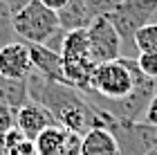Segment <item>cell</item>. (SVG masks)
<instances>
[{
  "instance_id": "cell-15",
  "label": "cell",
  "mask_w": 157,
  "mask_h": 155,
  "mask_svg": "<svg viewBox=\"0 0 157 155\" xmlns=\"http://www.w3.org/2000/svg\"><path fill=\"white\" fill-rule=\"evenodd\" d=\"M132 47L137 50V54H141V52H157V23H148V25L141 27V29L135 32Z\"/></svg>"
},
{
  "instance_id": "cell-4",
  "label": "cell",
  "mask_w": 157,
  "mask_h": 155,
  "mask_svg": "<svg viewBox=\"0 0 157 155\" xmlns=\"http://www.w3.org/2000/svg\"><path fill=\"white\" fill-rule=\"evenodd\" d=\"M94 108V106H92ZM97 112V126H103L112 133L117 139L119 155H148L157 149V128L146 122H130V119H119L108 112L94 108Z\"/></svg>"
},
{
  "instance_id": "cell-7",
  "label": "cell",
  "mask_w": 157,
  "mask_h": 155,
  "mask_svg": "<svg viewBox=\"0 0 157 155\" xmlns=\"http://www.w3.org/2000/svg\"><path fill=\"white\" fill-rule=\"evenodd\" d=\"M88 32V47L90 56L97 65L108 61H115L121 56V38L115 29V25L110 23L105 16L92 18V23L85 27Z\"/></svg>"
},
{
  "instance_id": "cell-11",
  "label": "cell",
  "mask_w": 157,
  "mask_h": 155,
  "mask_svg": "<svg viewBox=\"0 0 157 155\" xmlns=\"http://www.w3.org/2000/svg\"><path fill=\"white\" fill-rule=\"evenodd\" d=\"M27 50H29V59L34 65V72L45 76L49 81H65V72H63V59L61 52L49 50L47 45H38V43H27Z\"/></svg>"
},
{
  "instance_id": "cell-19",
  "label": "cell",
  "mask_w": 157,
  "mask_h": 155,
  "mask_svg": "<svg viewBox=\"0 0 157 155\" xmlns=\"http://www.w3.org/2000/svg\"><path fill=\"white\" fill-rule=\"evenodd\" d=\"M13 119H16V110H11L7 103H0V139L13 126Z\"/></svg>"
},
{
  "instance_id": "cell-1",
  "label": "cell",
  "mask_w": 157,
  "mask_h": 155,
  "mask_svg": "<svg viewBox=\"0 0 157 155\" xmlns=\"http://www.w3.org/2000/svg\"><path fill=\"white\" fill-rule=\"evenodd\" d=\"M27 92H29V99L40 103L59 126L76 135H83L85 130L97 126V112L92 103L85 99L81 90L70 83L49 81L34 72L27 79Z\"/></svg>"
},
{
  "instance_id": "cell-24",
  "label": "cell",
  "mask_w": 157,
  "mask_h": 155,
  "mask_svg": "<svg viewBox=\"0 0 157 155\" xmlns=\"http://www.w3.org/2000/svg\"><path fill=\"white\" fill-rule=\"evenodd\" d=\"M155 92H157V79H155Z\"/></svg>"
},
{
  "instance_id": "cell-17",
  "label": "cell",
  "mask_w": 157,
  "mask_h": 155,
  "mask_svg": "<svg viewBox=\"0 0 157 155\" xmlns=\"http://www.w3.org/2000/svg\"><path fill=\"white\" fill-rule=\"evenodd\" d=\"M121 5V0H85V7H88V14L92 18L99 16H108L110 11H115Z\"/></svg>"
},
{
  "instance_id": "cell-14",
  "label": "cell",
  "mask_w": 157,
  "mask_h": 155,
  "mask_svg": "<svg viewBox=\"0 0 157 155\" xmlns=\"http://www.w3.org/2000/svg\"><path fill=\"white\" fill-rule=\"evenodd\" d=\"M27 101H29L27 81H11L0 76V103H7L11 110H18Z\"/></svg>"
},
{
  "instance_id": "cell-21",
  "label": "cell",
  "mask_w": 157,
  "mask_h": 155,
  "mask_svg": "<svg viewBox=\"0 0 157 155\" xmlns=\"http://www.w3.org/2000/svg\"><path fill=\"white\" fill-rule=\"evenodd\" d=\"M2 2L7 5V9H9L11 16H13V14H18L20 9H25L27 5H32L34 0H2Z\"/></svg>"
},
{
  "instance_id": "cell-2",
  "label": "cell",
  "mask_w": 157,
  "mask_h": 155,
  "mask_svg": "<svg viewBox=\"0 0 157 155\" xmlns=\"http://www.w3.org/2000/svg\"><path fill=\"white\" fill-rule=\"evenodd\" d=\"M153 79L141 72L137 68V61L128 59V56H119L115 61L101 63L94 68L90 88L81 90L94 108L105 110L115 108L117 103L126 101L128 97H132L137 90L151 86Z\"/></svg>"
},
{
  "instance_id": "cell-22",
  "label": "cell",
  "mask_w": 157,
  "mask_h": 155,
  "mask_svg": "<svg viewBox=\"0 0 157 155\" xmlns=\"http://www.w3.org/2000/svg\"><path fill=\"white\" fill-rule=\"evenodd\" d=\"M38 2H43L45 7H49V9H54V11H61L63 7L67 5V0H38Z\"/></svg>"
},
{
  "instance_id": "cell-13",
  "label": "cell",
  "mask_w": 157,
  "mask_h": 155,
  "mask_svg": "<svg viewBox=\"0 0 157 155\" xmlns=\"http://www.w3.org/2000/svg\"><path fill=\"white\" fill-rule=\"evenodd\" d=\"M59 14V23L63 32H72V29H85L92 23V16L88 14L85 0H67V5L63 7Z\"/></svg>"
},
{
  "instance_id": "cell-23",
  "label": "cell",
  "mask_w": 157,
  "mask_h": 155,
  "mask_svg": "<svg viewBox=\"0 0 157 155\" xmlns=\"http://www.w3.org/2000/svg\"><path fill=\"white\" fill-rule=\"evenodd\" d=\"M148 155H157V149H155V151H151V153H148Z\"/></svg>"
},
{
  "instance_id": "cell-18",
  "label": "cell",
  "mask_w": 157,
  "mask_h": 155,
  "mask_svg": "<svg viewBox=\"0 0 157 155\" xmlns=\"http://www.w3.org/2000/svg\"><path fill=\"white\" fill-rule=\"evenodd\" d=\"M137 68L144 72L148 79H157V52H141L137 54Z\"/></svg>"
},
{
  "instance_id": "cell-25",
  "label": "cell",
  "mask_w": 157,
  "mask_h": 155,
  "mask_svg": "<svg viewBox=\"0 0 157 155\" xmlns=\"http://www.w3.org/2000/svg\"><path fill=\"white\" fill-rule=\"evenodd\" d=\"M155 23H157V14H155Z\"/></svg>"
},
{
  "instance_id": "cell-5",
  "label": "cell",
  "mask_w": 157,
  "mask_h": 155,
  "mask_svg": "<svg viewBox=\"0 0 157 155\" xmlns=\"http://www.w3.org/2000/svg\"><path fill=\"white\" fill-rule=\"evenodd\" d=\"M61 59H63V72L65 81L78 90H88L97 63L90 56L88 47V32L85 29H72L65 32L61 45Z\"/></svg>"
},
{
  "instance_id": "cell-10",
  "label": "cell",
  "mask_w": 157,
  "mask_h": 155,
  "mask_svg": "<svg viewBox=\"0 0 157 155\" xmlns=\"http://www.w3.org/2000/svg\"><path fill=\"white\" fill-rule=\"evenodd\" d=\"M13 126H16L27 139H32V142H34V139H36L45 128H49V126H59V124L54 122V117L49 115L40 103L29 99L25 106H20V108L16 110Z\"/></svg>"
},
{
  "instance_id": "cell-16",
  "label": "cell",
  "mask_w": 157,
  "mask_h": 155,
  "mask_svg": "<svg viewBox=\"0 0 157 155\" xmlns=\"http://www.w3.org/2000/svg\"><path fill=\"white\" fill-rule=\"evenodd\" d=\"M13 36H16V32H13V25H11V11L0 0V50L5 45L13 43Z\"/></svg>"
},
{
  "instance_id": "cell-8",
  "label": "cell",
  "mask_w": 157,
  "mask_h": 155,
  "mask_svg": "<svg viewBox=\"0 0 157 155\" xmlns=\"http://www.w3.org/2000/svg\"><path fill=\"white\" fill-rule=\"evenodd\" d=\"M81 149V135L63 128V126H49L34 139L36 155H72Z\"/></svg>"
},
{
  "instance_id": "cell-3",
  "label": "cell",
  "mask_w": 157,
  "mask_h": 155,
  "mask_svg": "<svg viewBox=\"0 0 157 155\" xmlns=\"http://www.w3.org/2000/svg\"><path fill=\"white\" fill-rule=\"evenodd\" d=\"M11 25L16 36L23 43H38V45H47L49 50L61 52L65 32L61 29L59 14L38 0H34L32 5H27L18 14H13Z\"/></svg>"
},
{
  "instance_id": "cell-9",
  "label": "cell",
  "mask_w": 157,
  "mask_h": 155,
  "mask_svg": "<svg viewBox=\"0 0 157 155\" xmlns=\"http://www.w3.org/2000/svg\"><path fill=\"white\" fill-rule=\"evenodd\" d=\"M29 74H34V65L29 59L27 43L13 41L0 50V76L11 81H27Z\"/></svg>"
},
{
  "instance_id": "cell-6",
  "label": "cell",
  "mask_w": 157,
  "mask_h": 155,
  "mask_svg": "<svg viewBox=\"0 0 157 155\" xmlns=\"http://www.w3.org/2000/svg\"><path fill=\"white\" fill-rule=\"evenodd\" d=\"M155 14H157V0H121V5L105 18L115 25L121 43L126 41L132 45L135 32L148 23H155Z\"/></svg>"
},
{
  "instance_id": "cell-20",
  "label": "cell",
  "mask_w": 157,
  "mask_h": 155,
  "mask_svg": "<svg viewBox=\"0 0 157 155\" xmlns=\"http://www.w3.org/2000/svg\"><path fill=\"white\" fill-rule=\"evenodd\" d=\"M144 122L157 128V92L153 95V99L148 101V106H146V112H144Z\"/></svg>"
},
{
  "instance_id": "cell-12",
  "label": "cell",
  "mask_w": 157,
  "mask_h": 155,
  "mask_svg": "<svg viewBox=\"0 0 157 155\" xmlns=\"http://www.w3.org/2000/svg\"><path fill=\"white\" fill-rule=\"evenodd\" d=\"M78 155H119V146L108 128L94 126L81 135Z\"/></svg>"
}]
</instances>
